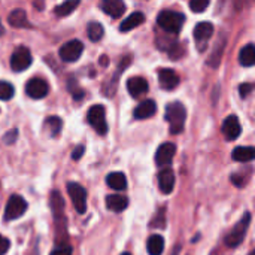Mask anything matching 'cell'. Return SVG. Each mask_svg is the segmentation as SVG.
<instances>
[{
	"instance_id": "cell-1",
	"label": "cell",
	"mask_w": 255,
	"mask_h": 255,
	"mask_svg": "<svg viewBox=\"0 0 255 255\" xmlns=\"http://www.w3.org/2000/svg\"><path fill=\"white\" fill-rule=\"evenodd\" d=\"M187 120V109L182 103L173 102L166 108V121L169 123V131L172 134H179L184 131Z\"/></svg>"
},
{
	"instance_id": "cell-2",
	"label": "cell",
	"mask_w": 255,
	"mask_h": 255,
	"mask_svg": "<svg viewBox=\"0 0 255 255\" xmlns=\"http://www.w3.org/2000/svg\"><path fill=\"white\" fill-rule=\"evenodd\" d=\"M185 22V15L175 10H163L157 16V24L161 30L170 34H178Z\"/></svg>"
},
{
	"instance_id": "cell-3",
	"label": "cell",
	"mask_w": 255,
	"mask_h": 255,
	"mask_svg": "<svg viewBox=\"0 0 255 255\" xmlns=\"http://www.w3.org/2000/svg\"><path fill=\"white\" fill-rule=\"evenodd\" d=\"M250 224H251V214L247 212V214L241 218V221H239V223L230 230V233L226 236V239H224L226 245H227L229 248H238V247L244 242V239H245V236H247V232H248V229H250Z\"/></svg>"
},
{
	"instance_id": "cell-4",
	"label": "cell",
	"mask_w": 255,
	"mask_h": 255,
	"mask_svg": "<svg viewBox=\"0 0 255 255\" xmlns=\"http://www.w3.org/2000/svg\"><path fill=\"white\" fill-rule=\"evenodd\" d=\"M49 206H51V212L54 215L55 224H57V230L58 233L63 235V232L66 233V215H64V200L60 194V191H52L49 196Z\"/></svg>"
},
{
	"instance_id": "cell-5",
	"label": "cell",
	"mask_w": 255,
	"mask_h": 255,
	"mask_svg": "<svg viewBox=\"0 0 255 255\" xmlns=\"http://www.w3.org/2000/svg\"><path fill=\"white\" fill-rule=\"evenodd\" d=\"M87 121L96 130V133H99L100 136H105L108 133V123H106L105 106H102V105L91 106L88 114H87Z\"/></svg>"
},
{
	"instance_id": "cell-6",
	"label": "cell",
	"mask_w": 255,
	"mask_h": 255,
	"mask_svg": "<svg viewBox=\"0 0 255 255\" xmlns=\"http://www.w3.org/2000/svg\"><path fill=\"white\" fill-rule=\"evenodd\" d=\"M28 209V205L27 202L18 196V194H13L9 197L7 200V205H6V209H4V215H3V220L4 221H13V220H18L21 218Z\"/></svg>"
},
{
	"instance_id": "cell-7",
	"label": "cell",
	"mask_w": 255,
	"mask_h": 255,
	"mask_svg": "<svg viewBox=\"0 0 255 255\" xmlns=\"http://www.w3.org/2000/svg\"><path fill=\"white\" fill-rule=\"evenodd\" d=\"M67 193L72 199V203L76 209L78 214H85L87 211V190L76 184V182H69L67 184Z\"/></svg>"
},
{
	"instance_id": "cell-8",
	"label": "cell",
	"mask_w": 255,
	"mask_h": 255,
	"mask_svg": "<svg viewBox=\"0 0 255 255\" xmlns=\"http://www.w3.org/2000/svg\"><path fill=\"white\" fill-rule=\"evenodd\" d=\"M33 57L28 48L25 46H18L13 54L10 55V67L13 72H22L31 66Z\"/></svg>"
},
{
	"instance_id": "cell-9",
	"label": "cell",
	"mask_w": 255,
	"mask_h": 255,
	"mask_svg": "<svg viewBox=\"0 0 255 255\" xmlns=\"http://www.w3.org/2000/svg\"><path fill=\"white\" fill-rule=\"evenodd\" d=\"M84 51V43L78 39L69 40L67 43H64L60 48V58L66 63H73L76 60H79V57L82 55Z\"/></svg>"
},
{
	"instance_id": "cell-10",
	"label": "cell",
	"mask_w": 255,
	"mask_h": 255,
	"mask_svg": "<svg viewBox=\"0 0 255 255\" xmlns=\"http://www.w3.org/2000/svg\"><path fill=\"white\" fill-rule=\"evenodd\" d=\"M214 34V24L209 22V21H202L196 25L194 31H193V36H194V40L199 46L200 51H205L206 45H208V40L211 39V36Z\"/></svg>"
},
{
	"instance_id": "cell-11",
	"label": "cell",
	"mask_w": 255,
	"mask_h": 255,
	"mask_svg": "<svg viewBox=\"0 0 255 255\" xmlns=\"http://www.w3.org/2000/svg\"><path fill=\"white\" fill-rule=\"evenodd\" d=\"M176 154V145L172 143V142H164L158 146L157 152H155V164L158 167H163V166H169L173 160Z\"/></svg>"
},
{
	"instance_id": "cell-12",
	"label": "cell",
	"mask_w": 255,
	"mask_h": 255,
	"mask_svg": "<svg viewBox=\"0 0 255 255\" xmlns=\"http://www.w3.org/2000/svg\"><path fill=\"white\" fill-rule=\"evenodd\" d=\"M25 93L28 97L31 99H43L46 97V94L49 93V87L46 84V81L39 79V78H31L30 81H27L25 85Z\"/></svg>"
},
{
	"instance_id": "cell-13",
	"label": "cell",
	"mask_w": 255,
	"mask_h": 255,
	"mask_svg": "<svg viewBox=\"0 0 255 255\" xmlns=\"http://www.w3.org/2000/svg\"><path fill=\"white\" fill-rule=\"evenodd\" d=\"M242 127L236 115H230L223 123V134L227 140H236L241 136Z\"/></svg>"
},
{
	"instance_id": "cell-14",
	"label": "cell",
	"mask_w": 255,
	"mask_h": 255,
	"mask_svg": "<svg viewBox=\"0 0 255 255\" xmlns=\"http://www.w3.org/2000/svg\"><path fill=\"white\" fill-rule=\"evenodd\" d=\"M158 82L163 90H175L179 85V76L173 69H160L158 70Z\"/></svg>"
},
{
	"instance_id": "cell-15",
	"label": "cell",
	"mask_w": 255,
	"mask_h": 255,
	"mask_svg": "<svg viewBox=\"0 0 255 255\" xmlns=\"http://www.w3.org/2000/svg\"><path fill=\"white\" fill-rule=\"evenodd\" d=\"M100 7L106 15H109L112 18H120L126 12L124 0H102Z\"/></svg>"
},
{
	"instance_id": "cell-16",
	"label": "cell",
	"mask_w": 255,
	"mask_h": 255,
	"mask_svg": "<svg viewBox=\"0 0 255 255\" xmlns=\"http://www.w3.org/2000/svg\"><path fill=\"white\" fill-rule=\"evenodd\" d=\"M158 188L163 194H170L175 188V173L172 169H163L158 173Z\"/></svg>"
},
{
	"instance_id": "cell-17",
	"label": "cell",
	"mask_w": 255,
	"mask_h": 255,
	"mask_svg": "<svg viewBox=\"0 0 255 255\" xmlns=\"http://www.w3.org/2000/svg\"><path fill=\"white\" fill-rule=\"evenodd\" d=\"M148 88H149V85H148L146 79L142 76H134L127 81V90L131 97H139V96L145 94L148 91Z\"/></svg>"
},
{
	"instance_id": "cell-18",
	"label": "cell",
	"mask_w": 255,
	"mask_h": 255,
	"mask_svg": "<svg viewBox=\"0 0 255 255\" xmlns=\"http://www.w3.org/2000/svg\"><path fill=\"white\" fill-rule=\"evenodd\" d=\"M157 112V105L154 100H145L142 103L137 105V108L134 109L133 115L136 120H146V118H151L152 115H155Z\"/></svg>"
},
{
	"instance_id": "cell-19",
	"label": "cell",
	"mask_w": 255,
	"mask_h": 255,
	"mask_svg": "<svg viewBox=\"0 0 255 255\" xmlns=\"http://www.w3.org/2000/svg\"><path fill=\"white\" fill-rule=\"evenodd\" d=\"M128 206V199L120 194H111L106 196V208L112 212H124Z\"/></svg>"
},
{
	"instance_id": "cell-20",
	"label": "cell",
	"mask_w": 255,
	"mask_h": 255,
	"mask_svg": "<svg viewBox=\"0 0 255 255\" xmlns=\"http://www.w3.org/2000/svg\"><path fill=\"white\" fill-rule=\"evenodd\" d=\"M106 184L112 190L123 191L127 188V178L123 172H112L106 176Z\"/></svg>"
},
{
	"instance_id": "cell-21",
	"label": "cell",
	"mask_w": 255,
	"mask_h": 255,
	"mask_svg": "<svg viewBox=\"0 0 255 255\" xmlns=\"http://www.w3.org/2000/svg\"><path fill=\"white\" fill-rule=\"evenodd\" d=\"M143 21H145V15L142 12H133L121 22L120 30L121 31H130V30L139 27L140 24H143Z\"/></svg>"
},
{
	"instance_id": "cell-22",
	"label": "cell",
	"mask_w": 255,
	"mask_h": 255,
	"mask_svg": "<svg viewBox=\"0 0 255 255\" xmlns=\"http://www.w3.org/2000/svg\"><path fill=\"white\" fill-rule=\"evenodd\" d=\"M232 157H233L235 161H239V163L253 161L255 158L254 146H236Z\"/></svg>"
},
{
	"instance_id": "cell-23",
	"label": "cell",
	"mask_w": 255,
	"mask_h": 255,
	"mask_svg": "<svg viewBox=\"0 0 255 255\" xmlns=\"http://www.w3.org/2000/svg\"><path fill=\"white\" fill-rule=\"evenodd\" d=\"M7 22H9L12 27H16V28L27 27V25H28V19H27L25 10H24V9H13V10L9 13V16H7Z\"/></svg>"
},
{
	"instance_id": "cell-24",
	"label": "cell",
	"mask_w": 255,
	"mask_h": 255,
	"mask_svg": "<svg viewBox=\"0 0 255 255\" xmlns=\"http://www.w3.org/2000/svg\"><path fill=\"white\" fill-rule=\"evenodd\" d=\"M239 63L244 67H253L255 63V48L253 43L245 45L239 52Z\"/></svg>"
},
{
	"instance_id": "cell-25",
	"label": "cell",
	"mask_w": 255,
	"mask_h": 255,
	"mask_svg": "<svg viewBox=\"0 0 255 255\" xmlns=\"http://www.w3.org/2000/svg\"><path fill=\"white\" fill-rule=\"evenodd\" d=\"M146 250L149 255H161L164 251V239L160 235H152L149 236L146 242Z\"/></svg>"
},
{
	"instance_id": "cell-26",
	"label": "cell",
	"mask_w": 255,
	"mask_h": 255,
	"mask_svg": "<svg viewBox=\"0 0 255 255\" xmlns=\"http://www.w3.org/2000/svg\"><path fill=\"white\" fill-rule=\"evenodd\" d=\"M79 3H81V0H66L61 4H58L54 9V12H55L57 16H67L79 6Z\"/></svg>"
},
{
	"instance_id": "cell-27",
	"label": "cell",
	"mask_w": 255,
	"mask_h": 255,
	"mask_svg": "<svg viewBox=\"0 0 255 255\" xmlns=\"http://www.w3.org/2000/svg\"><path fill=\"white\" fill-rule=\"evenodd\" d=\"M45 128L49 131V134H51L52 137L58 136L60 131H61V128H63V121H61V118H60V117H48V118L45 120Z\"/></svg>"
},
{
	"instance_id": "cell-28",
	"label": "cell",
	"mask_w": 255,
	"mask_h": 255,
	"mask_svg": "<svg viewBox=\"0 0 255 255\" xmlns=\"http://www.w3.org/2000/svg\"><path fill=\"white\" fill-rule=\"evenodd\" d=\"M87 33H88V37H90V40H91V42H99V40L103 37L105 30H103V25H102L100 22L93 21V22H90V24H88V27H87Z\"/></svg>"
},
{
	"instance_id": "cell-29",
	"label": "cell",
	"mask_w": 255,
	"mask_h": 255,
	"mask_svg": "<svg viewBox=\"0 0 255 255\" xmlns=\"http://www.w3.org/2000/svg\"><path fill=\"white\" fill-rule=\"evenodd\" d=\"M15 94L12 84L6 81H0V100H10Z\"/></svg>"
},
{
	"instance_id": "cell-30",
	"label": "cell",
	"mask_w": 255,
	"mask_h": 255,
	"mask_svg": "<svg viewBox=\"0 0 255 255\" xmlns=\"http://www.w3.org/2000/svg\"><path fill=\"white\" fill-rule=\"evenodd\" d=\"M67 82H69V84H67V88H69V91L72 93L73 99H75V100H82L84 96H85V91L78 85V82H75V79L70 78Z\"/></svg>"
},
{
	"instance_id": "cell-31",
	"label": "cell",
	"mask_w": 255,
	"mask_h": 255,
	"mask_svg": "<svg viewBox=\"0 0 255 255\" xmlns=\"http://www.w3.org/2000/svg\"><path fill=\"white\" fill-rule=\"evenodd\" d=\"M152 229H164L166 227V211L164 209H160L155 217L152 218V223L149 224Z\"/></svg>"
},
{
	"instance_id": "cell-32",
	"label": "cell",
	"mask_w": 255,
	"mask_h": 255,
	"mask_svg": "<svg viewBox=\"0 0 255 255\" xmlns=\"http://www.w3.org/2000/svg\"><path fill=\"white\" fill-rule=\"evenodd\" d=\"M209 3H211V0H190V9L194 13H202L206 10Z\"/></svg>"
},
{
	"instance_id": "cell-33",
	"label": "cell",
	"mask_w": 255,
	"mask_h": 255,
	"mask_svg": "<svg viewBox=\"0 0 255 255\" xmlns=\"http://www.w3.org/2000/svg\"><path fill=\"white\" fill-rule=\"evenodd\" d=\"M251 178V175H247V176H244L242 175V172H238V173H233L232 176H230V181L238 187V188H244V187H247V184H248V179Z\"/></svg>"
},
{
	"instance_id": "cell-34",
	"label": "cell",
	"mask_w": 255,
	"mask_h": 255,
	"mask_svg": "<svg viewBox=\"0 0 255 255\" xmlns=\"http://www.w3.org/2000/svg\"><path fill=\"white\" fill-rule=\"evenodd\" d=\"M253 90H254V85L250 84V82H245V84H241L239 85V94H241L242 99H247L253 93Z\"/></svg>"
},
{
	"instance_id": "cell-35",
	"label": "cell",
	"mask_w": 255,
	"mask_h": 255,
	"mask_svg": "<svg viewBox=\"0 0 255 255\" xmlns=\"http://www.w3.org/2000/svg\"><path fill=\"white\" fill-rule=\"evenodd\" d=\"M16 137H18V130H16V128H12V130H9V131L3 136V142L7 143V145H12V143L16 140Z\"/></svg>"
},
{
	"instance_id": "cell-36",
	"label": "cell",
	"mask_w": 255,
	"mask_h": 255,
	"mask_svg": "<svg viewBox=\"0 0 255 255\" xmlns=\"http://www.w3.org/2000/svg\"><path fill=\"white\" fill-rule=\"evenodd\" d=\"M49 255H72V247H69V245H58Z\"/></svg>"
},
{
	"instance_id": "cell-37",
	"label": "cell",
	"mask_w": 255,
	"mask_h": 255,
	"mask_svg": "<svg viewBox=\"0 0 255 255\" xmlns=\"http://www.w3.org/2000/svg\"><path fill=\"white\" fill-rule=\"evenodd\" d=\"M9 247H10V242H9V239L3 238V236L0 235V255L6 254V253L9 251Z\"/></svg>"
},
{
	"instance_id": "cell-38",
	"label": "cell",
	"mask_w": 255,
	"mask_h": 255,
	"mask_svg": "<svg viewBox=\"0 0 255 255\" xmlns=\"http://www.w3.org/2000/svg\"><path fill=\"white\" fill-rule=\"evenodd\" d=\"M84 152H85V148H84L82 145L76 146V148H75V151L72 152V160H75V161L81 160V158H82V155H84Z\"/></svg>"
},
{
	"instance_id": "cell-39",
	"label": "cell",
	"mask_w": 255,
	"mask_h": 255,
	"mask_svg": "<svg viewBox=\"0 0 255 255\" xmlns=\"http://www.w3.org/2000/svg\"><path fill=\"white\" fill-rule=\"evenodd\" d=\"M100 63H102L103 66H108V63H109V61H108V57H106V55H102V57H100Z\"/></svg>"
},
{
	"instance_id": "cell-40",
	"label": "cell",
	"mask_w": 255,
	"mask_h": 255,
	"mask_svg": "<svg viewBox=\"0 0 255 255\" xmlns=\"http://www.w3.org/2000/svg\"><path fill=\"white\" fill-rule=\"evenodd\" d=\"M179 251H181V247H179V245H176V247H175V250H173V253H172L170 255H179Z\"/></svg>"
},
{
	"instance_id": "cell-41",
	"label": "cell",
	"mask_w": 255,
	"mask_h": 255,
	"mask_svg": "<svg viewBox=\"0 0 255 255\" xmlns=\"http://www.w3.org/2000/svg\"><path fill=\"white\" fill-rule=\"evenodd\" d=\"M3 34H4V27H3V24L0 21V36H3Z\"/></svg>"
},
{
	"instance_id": "cell-42",
	"label": "cell",
	"mask_w": 255,
	"mask_h": 255,
	"mask_svg": "<svg viewBox=\"0 0 255 255\" xmlns=\"http://www.w3.org/2000/svg\"><path fill=\"white\" fill-rule=\"evenodd\" d=\"M121 255H131V254H130V253H123Z\"/></svg>"
},
{
	"instance_id": "cell-43",
	"label": "cell",
	"mask_w": 255,
	"mask_h": 255,
	"mask_svg": "<svg viewBox=\"0 0 255 255\" xmlns=\"http://www.w3.org/2000/svg\"><path fill=\"white\" fill-rule=\"evenodd\" d=\"M250 255H254V253H250Z\"/></svg>"
}]
</instances>
